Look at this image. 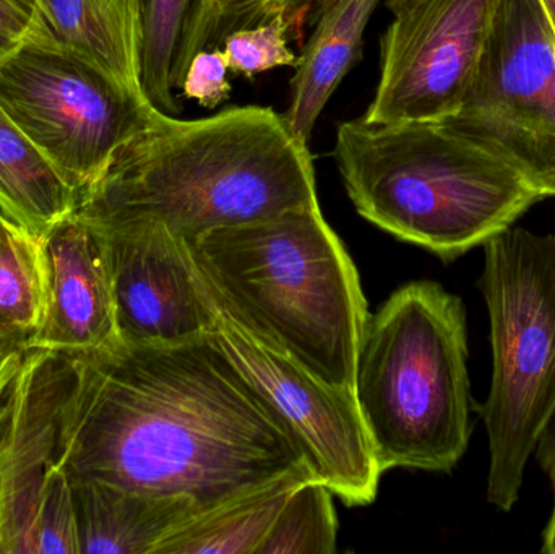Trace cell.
Segmentation results:
<instances>
[{"label":"cell","instance_id":"1","mask_svg":"<svg viewBox=\"0 0 555 554\" xmlns=\"http://www.w3.org/2000/svg\"><path fill=\"white\" fill-rule=\"evenodd\" d=\"M70 357L61 451L70 477L184 498L198 516L289 475L313 477L211 331L181 344L120 342Z\"/></svg>","mask_w":555,"mask_h":554},{"label":"cell","instance_id":"2","mask_svg":"<svg viewBox=\"0 0 555 554\" xmlns=\"http://www.w3.org/2000/svg\"><path fill=\"white\" fill-rule=\"evenodd\" d=\"M312 205L309 143L272 107L236 106L201 119L156 109L75 211L94 224L143 221L192 241Z\"/></svg>","mask_w":555,"mask_h":554},{"label":"cell","instance_id":"3","mask_svg":"<svg viewBox=\"0 0 555 554\" xmlns=\"http://www.w3.org/2000/svg\"><path fill=\"white\" fill-rule=\"evenodd\" d=\"M234 314L335 389L354 394L369 311L359 273L320 205L185 241Z\"/></svg>","mask_w":555,"mask_h":554},{"label":"cell","instance_id":"4","mask_svg":"<svg viewBox=\"0 0 555 554\" xmlns=\"http://www.w3.org/2000/svg\"><path fill=\"white\" fill-rule=\"evenodd\" d=\"M333 158L362 218L446 262L485 246L544 198L507 163L434 120H346Z\"/></svg>","mask_w":555,"mask_h":554},{"label":"cell","instance_id":"5","mask_svg":"<svg viewBox=\"0 0 555 554\" xmlns=\"http://www.w3.org/2000/svg\"><path fill=\"white\" fill-rule=\"evenodd\" d=\"M354 399L384 474L452 472L468 451L475 409L462 299L413 282L369 314Z\"/></svg>","mask_w":555,"mask_h":554},{"label":"cell","instance_id":"6","mask_svg":"<svg viewBox=\"0 0 555 554\" xmlns=\"http://www.w3.org/2000/svg\"><path fill=\"white\" fill-rule=\"evenodd\" d=\"M482 247L492 381L475 409L488 431V503L511 513L555 420V236L512 227Z\"/></svg>","mask_w":555,"mask_h":554},{"label":"cell","instance_id":"7","mask_svg":"<svg viewBox=\"0 0 555 554\" xmlns=\"http://www.w3.org/2000/svg\"><path fill=\"white\" fill-rule=\"evenodd\" d=\"M0 106L78 197L156 111L88 62L31 38L0 59Z\"/></svg>","mask_w":555,"mask_h":554},{"label":"cell","instance_id":"8","mask_svg":"<svg viewBox=\"0 0 555 554\" xmlns=\"http://www.w3.org/2000/svg\"><path fill=\"white\" fill-rule=\"evenodd\" d=\"M439 123L555 197V33L541 0H502L462 106Z\"/></svg>","mask_w":555,"mask_h":554},{"label":"cell","instance_id":"9","mask_svg":"<svg viewBox=\"0 0 555 554\" xmlns=\"http://www.w3.org/2000/svg\"><path fill=\"white\" fill-rule=\"evenodd\" d=\"M194 269L214 314L211 334L286 426L313 477L328 485L348 506L371 504L384 472L378 467L354 394L323 383L244 324L195 263Z\"/></svg>","mask_w":555,"mask_h":554},{"label":"cell","instance_id":"10","mask_svg":"<svg viewBox=\"0 0 555 554\" xmlns=\"http://www.w3.org/2000/svg\"><path fill=\"white\" fill-rule=\"evenodd\" d=\"M502 0H416L393 13L380 41L371 123L439 120L462 106Z\"/></svg>","mask_w":555,"mask_h":554},{"label":"cell","instance_id":"11","mask_svg":"<svg viewBox=\"0 0 555 554\" xmlns=\"http://www.w3.org/2000/svg\"><path fill=\"white\" fill-rule=\"evenodd\" d=\"M70 355L28 348L0 420V554H31L33 529L61 465L65 409L74 387Z\"/></svg>","mask_w":555,"mask_h":554},{"label":"cell","instance_id":"12","mask_svg":"<svg viewBox=\"0 0 555 554\" xmlns=\"http://www.w3.org/2000/svg\"><path fill=\"white\" fill-rule=\"evenodd\" d=\"M91 224L106 241L120 342L181 344L211 331L214 314L184 240L143 221Z\"/></svg>","mask_w":555,"mask_h":554},{"label":"cell","instance_id":"13","mask_svg":"<svg viewBox=\"0 0 555 554\" xmlns=\"http://www.w3.org/2000/svg\"><path fill=\"white\" fill-rule=\"evenodd\" d=\"M44 253V315L28 348L87 355L120 344L103 233L74 211L46 234Z\"/></svg>","mask_w":555,"mask_h":554},{"label":"cell","instance_id":"14","mask_svg":"<svg viewBox=\"0 0 555 554\" xmlns=\"http://www.w3.org/2000/svg\"><path fill=\"white\" fill-rule=\"evenodd\" d=\"M28 38L88 62L120 87L146 98L143 0H38Z\"/></svg>","mask_w":555,"mask_h":554},{"label":"cell","instance_id":"15","mask_svg":"<svg viewBox=\"0 0 555 554\" xmlns=\"http://www.w3.org/2000/svg\"><path fill=\"white\" fill-rule=\"evenodd\" d=\"M78 554H155L159 543L198 516L184 498H159L70 477Z\"/></svg>","mask_w":555,"mask_h":554},{"label":"cell","instance_id":"16","mask_svg":"<svg viewBox=\"0 0 555 554\" xmlns=\"http://www.w3.org/2000/svg\"><path fill=\"white\" fill-rule=\"evenodd\" d=\"M380 0H335L317 20L291 80L284 117L293 132L309 143L320 114L359 55L369 20Z\"/></svg>","mask_w":555,"mask_h":554},{"label":"cell","instance_id":"17","mask_svg":"<svg viewBox=\"0 0 555 554\" xmlns=\"http://www.w3.org/2000/svg\"><path fill=\"white\" fill-rule=\"evenodd\" d=\"M77 192L0 106V211L38 237L77 210Z\"/></svg>","mask_w":555,"mask_h":554},{"label":"cell","instance_id":"18","mask_svg":"<svg viewBox=\"0 0 555 554\" xmlns=\"http://www.w3.org/2000/svg\"><path fill=\"white\" fill-rule=\"evenodd\" d=\"M309 478L289 475L192 517L169 533L155 554H257L291 491Z\"/></svg>","mask_w":555,"mask_h":554},{"label":"cell","instance_id":"19","mask_svg":"<svg viewBox=\"0 0 555 554\" xmlns=\"http://www.w3.org/2000/svg\"><path fill=\"white\" fill-rule=\"evenodd\" d=\"M335 0H192L176 52L172 85L181 90L189 62L205 49L220 48L228 35L286 15L296 25L307 15L319 16Z\"/></svg>","mask_w":555,"mask_h":554},{"label":"cell","instance_id":"20","mask_svg":"<svg viewBox=\"0 0 555 554\" xmlns=\"http://www.w3.org/2000/svg\"><path fill=\"white\" fill-rule=\"evenodd\" d=\"M44 237L0 217V322L31 335L46 308Z\"/></svg>","mask_w":555,"mask_h":554},{"label":"cell","instance_id":"21","mask_svg":"<svg viewBox=\"0 0 555 554\" xmlns=\"http://www.w3.org/2000/svg\"><path fill=\"white\" fill-rule=\"evenodd\" d=\"M333 491L317 478L300 481L281 507L257 554H333L336 552Z\"/></svg>","mask_w":555,"mask_h":554},{"label":"cell","instance_id":"22","mask_svg":"<svg viewBox=\"0 0 555 554\" xmlns=\"http://www.w3.org/2000/svg\"><path fill=\"white\" fill-rule=\"evenodd\" d=\"M192 0H143L142 87L155 109L182 113L175 85L176 52Z\"/></svg>","mask_w":555,"mask_h":554},{"label":"cell","instance_id":"23","mask_svg":"<svg viewBox=\"0 0 555 554\" xmlns=\"http://www.w3.org/2000/svg\"><path fill=\"white\" fill-rule=\"evenodd\" d=\"M293 25L289 16L276 15L228 35L220 48L230 72L254 78L273 68L296 67L299 55L287 46V33Z\"/></svg>","mask_w":555,"mask_h":554},{"label":"cell","instance_id":"24","mask_svg":"<svg viewBox=\"0 0 555 554\" xmlns=\"http://www.w3.org/2000/svg\"><path fill=\"white\" fill-rule=\"evenodd\" d=\"M228 72L230 67H228L223 49H205L189 62L188 72L182 81V94L189 100L197 101L207 109H215L230 100L233 88H231Z\"/></svg>","mask_w":555,"mask_h":554},{"label":"cell","instance_id":"25","mask_svg":"<svg viewBox=\"0 0 555 554\" xmlns=\"http://www.w3.org/2000/svg\"><path fill=\"white\" fill-rule=\"evenodd\" d=\"M36 9L38 0H0V59L28 38Z\"/></svg>","mask_w":555,"mask_h":554},{"label":"cell","instance_id":"26","mask_svg":"<svg viewBox=\"0 0 555 554\" xmlns=\"http://www.w3.org/2000/svg\"><path fill=\"white\" fill-rule=\"evenodd\" d=\"M534 454H537L538 464L550 478L551 488H553V511H551L550 520L544 527L541 552L555 554V420L544 433Z\"/></svg>","mask_w":555,"mask_h":554},{"label":"cell","instance_id":"27","mask_svg":"<svg viewBox=\"0 0 555 554\" xmlns=\"http://www.w3.org/2000/svg\"><path fill=\"white\" fill-rule=\"evenodd\" d=\"M23 353H25V350H20V348L0 351V413H2L10 384H12L16 370L22 363Z\"/></svg>","mask_w":555,"mask_h":554},{"label":"cell","instance_id":"28","mask_svg":"<svg viewBox=\"0 0 555 554\" xmlns=\"http://www.w3.org/2000/svg\"><path fill=\"white\" fill-rule=\"evenodd\" d=\"M28 342L29 334L0 322V351L16 350V348L26 350Z\"/></svg>","mask_w":555,"mask_h":554},{"label":"cell","instance_id":"29","mask_svg":"<svg viewBox=\"0 0 555 554\" xmlns=\"http://www.w3.org/2000/svg\"><path fill=\"white\" fill-rule=\"evenodd\" d=\"M416 2V0H385V5L390 10L391 15L393 13L400 12L404 7L410 5V3Z\"/></svg>","mask_w":555,"mask_h":554},{"label":"cell","instance_id":"30","mask_svg":"<svg viewBox=\"0 0 555 554\" xmlns=\"http://www.w3.org/2000/svg\"><path fill=\"white\" fill-rule=\"evenodd\" d=\"M541 2H543L547 16H550L551 23H553L555 29V0H541Z\"/></svg>","mask_w":555,"mask_h":554},{"label":"cell","instance_id":"31","mask_svg":"<svg viewBox=\"0 0 555 554\" xmlns=\"http://www.w3.org/2000/svg\"><path fill=\"white\" fill-rule=\"evenodd\" d=\"M0 217H2V211H0Z\"/></svg>","mask_w":555,"mask_h":554},{"label":"cell","instance_id":"32","mask_svg":"<svg viewBox=\"0 0 555 554\" xmlns=\"http://www.w3.org/2000/svg\"><path fill=\"white\" fill-rule=\"evenodd\" d=\"M553 28H554V26H553ZM554 33H555V29H554Z\"/></svg>","mask_w":555,"mask_h":554}]
</instances>
